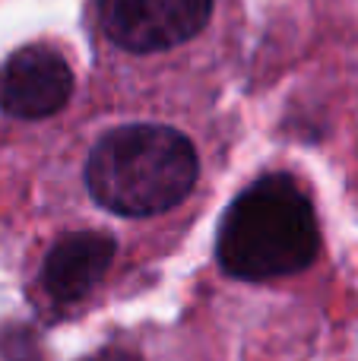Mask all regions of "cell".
<instances>
[{
	"label": "cell",
	"mask_w": 358,
	"mask_h": 361,
	"mask_svg": "<svg viewBox=\"0 0 358 361\" xmlns=\"http://www.w3.org/2000/svg\"><path fill=\"white\" fill-rule=\"evenodd\" d=\"M321 250L311 200L289 175H266L241 190L226 209L216 254L228 276L266 282L302 273Z\"/></svg>",
	"instance_id": "obj_1"
},
{
	"label": "cell",
	"mask_w": 358,
	"mask_h": 361,
	"mask_svg": "<svg viewBox=\"0 0 358 361\" xmlns=\"http://www.w3.org/2000/svg\"><path fill=\"white\" fill-rule=\"evenodd\" d=\"M213 0H99V23L133 54L168 51L206 29Z\"/></svg>",
	"instance_id": "obj_3"
},
{
	"label": "cell",
	"mask_w": 358,
	"mask_h": 361,
	"mask_svg": "<svg viewBox=\"0 0 358 361\" xmlns=\"http://www.w3.org/2000/svg\"><path fill=\"white\" fill-rule=\"evenodd\" d=\"M200 162L184 133L162 124L114 127L86 162V187L114 216H159L178 206L197 184Z\"/></svg>",
	"instance_id": "obj_2"
},
{
	"label": "cell",
	"mask_w": 358,
	"mask_h": 361,
	"mask_svg": "<svg viewBox=\"0 0 358 361\" xmlns=\"http://www.w3.org/2000/svg\"><path fill=\"white\" fill-rule=\"evenodd\" d=\"M114 250L118 244L105 231H70L54 241L42 267V286L51 301L57 305L82 301L108 273Z\"/></svg>",
	"instance_id": "obj_5"
},
{
	"label": "cell",
	"mask_w": 358,
	"mask_h": 361,
	"mask_svg": "<svg viewBox=\"0 0 358 361\" xmlns=\"http://www.w3.org/2000/svg\"><path fill=\"white\" fill-rule=\"evenodd\" d=\"M73 95V70L61 51L25 44L0 63V111L19 121L57 114Z\"/></svg>",
	"instance_id": "obj_4"
},
{
	"label": "cell",
	"mask_w": 358,
	"mask_h": 361,
	"mask_svg": "<svg viewBox=\"0 0 358 361\" xmlns=\"http://www.w3.org/2000/svg\"><path fill=\"white\" fill-rule=\"evenodd\" d=\"M86 361H140L137 355H130V352H121V349H108V352H99V355L86 358Z\"/></svg>",
	"instance_id": "obj_6"
}]
</instances>
